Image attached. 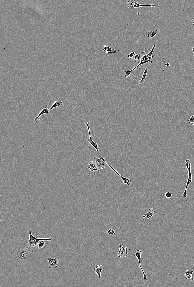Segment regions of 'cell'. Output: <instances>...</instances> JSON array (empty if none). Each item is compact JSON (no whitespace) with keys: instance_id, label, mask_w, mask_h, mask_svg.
<instances>
[{"instance_id":"cell-1","label":"cell","mask_w":194,"mask_h":287,"mask_svg":"<svg viewBox=\"0 0 194 287\" xmlns=\"http://www.w3.org/2000/svg\"><path fill=\"white\" fill-rule=\"evenodd\" d=\"M31 253L26 247L19 248L16 251L15 257L19 263L26 264L31 259Z\"/></svg>"},{"instance_id":"cell-2","label":"cell","mask_w":194,"mask_h":287,"mask_svg":"<svg viewBox=\"0 0 194 287\" xmlns=\"http://www.w3.org/2000/svg\"><path fill=\"white\" fill-rule=\"evenodd\" d=\"M156 44H153V47L152 49H151L150 52L148 54H145L142 57L141 59L140 60V63L136 67H135V68L131 70L130 71H128L126 70H125V72L126 74L125 75V77L126 78H128L129 77H130V75L132 72H133L135 69L138 67L140 66L144 65L145 64L149 62H150L151 63H152L153 60V59H154V57L153 56V54L155 48H156Z\"/></svg>"},{"instance_id":"cell-3","label":"cell","mask_w":194,"mask_h":287,"mask_svg":"<svg viewBox=\"0 0 194 287\" xmlns=\"http://www.w3.org/2000/svg\"><path fill=\"white\" fill-rule=\"evenodd\" d=\"M27 231L29 236V246L26 247V248L30 251L31 253L36 252L38 251V243L39 241L43 239H46L48 241H52L53 240V238H38L33 235L32 231L30 229H29Z\"/></svg>"},{"instance_id":"cell-4","label":"cell","mask_w":194,"mask_h":287,"mask_svg":"<svg viewBox=\"0 0 194 287\" xmlns=\"http://www.w3.org/2000/svg\"><path fill=\"white\" fill-rule=\"evenodd\" d=\"M119 251L117 254V257L121 258L123 257H126L128 256V248L126 246L125 242H121L119 246Z\"/></svg>"},{"instance_id":"cell-5","label":"cell","mask_w":194,"mask_h":287,"mask_svg":"<svg viewBox=\"0 0 194 287\" xmlns=\"http://www.w3.org/2000/svg\"><path fill=\"white\" fill-rule=\"evenodd\" d=\"M126 5L127 7L131 9H134V8L141 7H155L156 5L154 4L150 5H143L138 3L136 2V1L134 0H129L126 3Z\"/></svg>"},{"instance_id":"cell-6","label":"cell","mask_w":194,"mask_h":287,"mask_svg":"<svg viewBox=\"0 0 194 287\" xmlns=\"http://www.w3.org/2000/svg\"><path fill=\"white\" fill-rule=\"evenodd\" d=\"M142 254V252L140 250H137L136 253L134 255V256H135V257H136L138 259V261L139 264V266L140 267L141 269L143 275V282L146 283L148 282V280L147 277V275H146L144 271H143V270L142 268V267L141 266V264L140 259L141 258Z\"/></svg>"},{"instance_id":"cell-7","label":"cell","mask_w":194,"mask_h":287,"mask_svg":"<svg viewBox=\"0 0 194 287\" xmlns=\"http://www.w3.org/2000/svg\"><path fill=\"white\" fill-rule=\"evenodd\" d=\"M99 157L101 159H102L103 161H104L105 162V163L107 164V165L109 167H110L111 169H112V170H113L115 172H116V174H117L121 178H122V180L123 181V183H124V184H127L128 185H130V184L132 182V180H131V178H126L125 177L122 176V175H121L120 174H119V173L115 169L113 168H112V167L110 165H109L108 163L107 162H106V161L102 157V156H99Z\"/></svg>"},{"instance_id":"cell-8","label":"cell","mask_w":194,"mask_h":287,"mask_svg":"<svg viewBox=\"0 0 194 287\" xmlns=\"http://www.w3.org/2000/svg\"><path fill=\"white\" fill-rule=\"evenodd\" d=\"M49 261V267L50 269L57 268L58 263L60 262V260L58 258H47Z\"/></svg>"},{"instance_id":"cell-9","label":"cell","mask_w":194,"mask_h":287,"mask_svg":"<svg viewBox=\"0 0 194 287\" xmlns=\"http://www.w3.org/2000/svg\"><path fill=\"white\" fill-rule=\"evenodd\" d=\"M90 123L88 122H86L85 123V125L87 126L88 128V132L89 135V139L88 140V141L89 142L90 144L98 152H99V150L98 149V144L97 143H95L93 140H92L90 132L89 125Z\"/></svg>"},{"instance_id":"cell-10","label":"cell","mask_w":194,"mask_h":287,"mask_svg":"<svg viewBox=\"0 0 194 287\" xmlns=\"http://www.w3.org/2000/svg\"><path fill=\"white\" fill-rule=\"evenodd\" d=\"M48 241L46 239H43L39 241L38 251L41 252L46 249L49 244Z\"/></svg>"},{"instance_id":"cell-11","label":"cell","mask_w":194,"mask_h":287,"mask_svg":"<svg viewBox=\"0 0 194 287\" xmlns=\"http://www.w3.org/2000/svg\"><path fill=\"white\" fill-rule=\"evenodd\" d=\"M94 159L96 162V164L98 168L101 169H105L106 163L99 156L94 157Z\"/></svg>"},{"instance_id":"cell-12","label":"cell","mask_w":194,"mask_h":287,"mask_svg":"<svg viewBox=\"0 0 194 287\" xmlns=\"http://www.w3.org/2000/svg\"><path fill=\"white\" fill-rule=\"evenodd\" d=\"M103 50L106 53L109 54L116 53L117 52V50L112 48L111 44H107L106 45L104 46Z\"/></svg>"},{"instance_id":"cell-13","label":"cell","mask_w":194,"mask_h":287,"mask_svg":"<svg viewBox=\"0 0 194 287\" xmlns=\"http://www.w3.org/2000/svg\"><path fill=\"white\" fill-rule=\"evenodd\" d=\"M87 167L90 170L92 173L95 171H97L98 172H100V171L98 169L96 163H95L93 161H90L87 166Z\"/></svg>"},{"instance_id":"cell-14","label":"cell","mask_w":194,"mask_h":287,"mask_svg":"<svg viewBox=\"0 0 194 287\" xmlns=\"http://www.w3.org/2000/svg\"><path fill=\"white\" fill-rule=\"evenodd\" d=\"M192 174L191 172L189 173V175H188V178L186 186V188H185V190L184 192V193L183 194L182 196L184 197H186L187 196V189L190 183L192 182Z\"/></svg>"},{"instance_id":"cell-15","label":"cell","mask_w":194,"mask_h":287,"mask_svg":"<svg viewBox=\"0 0 194 287\" xmlns=\"http://www.w3.org/2000/svg\"><path fill=\"white\" fill-rule=\"evenodd\" d=\"M50 113L49 109L47 107H45L41 111V112L37 116L35 117L34 118V121L36 122H38L40 121V119H39V117L45 114H49Z\"/></svg>"},{"instance_id":"cell-16","label":"cell","mask_w":194,"mask_h":287,"mask_svg":"<svg viewBox=\"0 0 194 287\" xmlns=\"http://www.w3.org/2000/svg\"><path fill=\"white\" fill-rule=\"evenodd\" d=\"M194 272V270L190 271L187 270L185 272L184 276L185 279L190 281H193L194 280L193 274Z\"/></svg>"},{"instance_id":"cell-17","label":"cell","mask_w":194,"mask_h":287,"mask_svg":"<svg viewBox=\"0 0 194 287\" xmlns=\"http://www.w3.org/2000/svg\"><path fill=\"white\" fill-rule=\"evenodd\" d=\"M146 52H147V51L142 52L140 54L138 52L136 53L135 54L134 57L132 59V60L134 62H137L138 64H139L142 58V57L140 56V55Z\"/></svg>"},{"instance_id":"cell-18","label":"cell","mask_w":194,"mask_h":287,"mask_svg":"<svg viewBox=\"0 0 194 287\" xmlns=\"http://www.w3.org/2000/svg\"><path fill=\"white\" fill-rule=\"evenodd\" d=\"M103 270V266L102 265H98L95 267L94 270L95 272L98 275L99 278H101V273Z\"/></svg>"},{"instance_id":"cell-19","label":"cell","mask_w":194,"mask_h":287,"mask_svg":"<svg viewBox=\"0 0 194 287\" xmlns=\"http://www.w3.org/2000/svg\"><path fill=\"white\" fill-rule=\"evenodd\" d=\"M156 213L155 210L154 208L149 209L148 212L146 213L145 215L147 216V219L148 220L151 217H152Z\"/></svg>"},{"instance_id":"cell-20","label":"cell","mask_w":194,"mask_h":287,"mask_svg":"<svg viewBox=\"0 0 194 287\" xmlns=\"http://www.w3.org/2000/svg\"><path fill=\"white\" fill-rule=\"evenodd\" d=\"M148 70V68H145V71L144 72H143V73L141 80L139 81L138 82V83L139 84H143L145 82L146 77L147 76V72Z\"/></svg>"},{"instance_id":"cell-21","label":"cell","mask_w":194,"mask_h":287,"mask_svg":"<svg viewBox=\"0 0 194 287\" xmlns=\"http://www.w3.org/2000/svg\"><path fill=\"white\" fill-rule=\"evenodd\" d=\"M159 32V30H156L154 31H151L150 30H148L147 32L148 33V38L150 39L153 38L154 36L156 35L157 33Z\"/></svg>"},{"instance_id":"cell-22","label":"cell","mask_w":194,"mask_h":287,"mask_svg":"<svg viewBox=\"0 0 194 287\" xmlns=\"http://www.w3.org/2000/svg\"><path fill=\"white\" fill-rule=\"evenodd\" d=\"M63 104V102L62 101L60 102L55 101L54 104L52 105L51 107L49 109V111L51 110L53 108L61 106Z\"/></svg>"},{"instance_id":"cell-23","label":"cell","mask_w":194,"mask_h":287,"mask_svg":"<svg viewBox=\"0 0 194 287\" xmlns=\"http://www.w3.org/2000/svg\"><path fill=\"white\" fill-rule=\"evenodd\" d=\"M185 163L186 168L188 172L189 173L191 172V163L190 160L189 159L186 160V161H185Z\"/></svg>"},{"instance_id":"cell-24","label":"cell","mask_w":194,"mask_h":287,"mask_svg":"<svg viewBox=\"0 0 194 287\" xmlns=\"http://www.w3.org/2000/svg\"><path fill=\"white\" fill-rule=\"evenodd\" d=\"M189 123L194 125V114L191 116L189 120L188 121Z\"/></svg>"},{"instance_id":"cell-25","label":"cell","mask_w":194,"mask_h":287,"mask_svg":"<svg viewBox=\"0 0 194 287\" xmlns=\"http://www.w3.org/2000/svg\"><path fill=\"white\" fill-rule=\"evenodd\" d=\"M106 233L108 235H114L116 234L114 230L112 229H109L107 231Z\"/></svg>"},{"instance_id":"cell-26","label":"cell","mask_w":194,"mask_h":287,"mask_svg":"<svg viewBox=\"0 0 194 287\" xmlns=\"http://www.w3.org/2000/svg\"><path fill=\"white\" fill-rule=\"evenodd\" d=\"M165 196L167 199H170L172 196V194L170 192H167L165 194Z\"/></svg>"},{"instance_id":"cell-27","label":"cell","mask_w":194,"mask_h":287,"mask_svg":"<svg viewBox=\"0 0 194 287\" xmlns=\"http://www.w3.org/2000/svg\"><path fill=\"white\" fill-rule=\"evenodd\" d=\"M135 54V52H131L128 55V56L129 58L132 59L134 57Z\"/></svg>"},{"instance_id":"cell-28","label":"cell","mask_w":194,"mask_h":287,"mask_svg":"<svg viewBox=\"0 0 194 287\" xmlns=\"http://www.w3.org/2000/svg\"><path fill=\"white\" fill-rule=\"evenodd\" d=\"M170 64L169 63H167L165 64V66H170Z\"/></svg>"},{"instance_id":"cell-29","label":"cell","mask_w":194,"mask_h":287,"mask_svg":"<svg viewBox=\"0 0 194 287\" xmlns=\"http://www.w3.org/2000/svg\"><path fill=\"white\" fill-rule=\"evenodd\" d=\"M192 51L193 52V53H194V48H192Z\"/></svg>"},{"instance_id":"cell-30","label":"cell","mask_w":194,"mask_h":287,"mask_svg":"<svg viewBox=\"0 0 194 287\" xmlns=\"http://www.w3.org/2000/svg\"><path fill=\"white\" fill-rule=\"evenodd\" d=\"M192 25H193V26H194V20L193 21L192 23Z\"/></svg>"},{"instance_id":"cell-31","label":"cell","mask_w":194,"mask_h":287,"mask_svg":"<svg viewBox=\"0 0 194 287\" xmlns=\"http://www.w3.org/2000/svg\"><path fill=\"white\" fill-rule=\"evenodd\" d=\"M143 218H145V215H144V216H143Z\"/></svg>"}]
</instances>
